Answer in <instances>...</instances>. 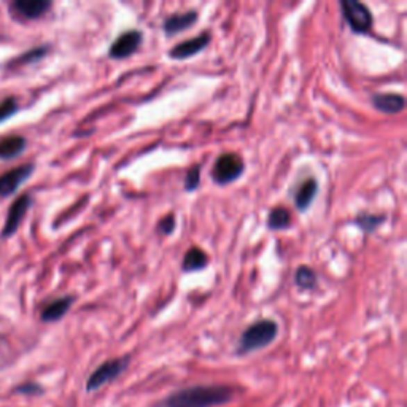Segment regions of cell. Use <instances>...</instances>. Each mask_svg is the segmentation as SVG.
<instances>
[{
    "label": "cell",
    "instance_id": "6",
    "mask_svg": "<svg viewBox=\"0 0 407 407\" xmlns=\"http://www.w3.org/2000/svg\"><path fill=\"white\" fill-rule=\"evenodd\" d=\"M34 170V164H24V166L15 167L0 175V199H5V197L15 194L31 178Z\"/></svg>",
    "mask_w": 407,
    "mask_h": 407
},
{
    "label": "cell",
    "instance_id": "4",
    "mask_svg": "<svg viewBox=\"0 0 407 407\" xmlns=\"http://www.w3.org/2000/svg\"><path fill=\"white\" fill-rule=\"evenodd\" d=\"M340 8H342V15L347 24L356 34H366L372 29V13L365 3L358 2V0H342Z\"/></svg>",
    "mask_w": 407,
    "mask_h": 407
},
{
    "label": "cell",
    "instance_id": "11",
    "mask_svg": "<svg viewBox=\"0 0 407 407\" xmlns=\"http://www.w3.org/2000/svg\"><path fill=\"white\" fill-rule=\"evenodd\" d=\"M197 18H199V16H197L196 10H190V12L185 13H175L164 21V32H166L169 37L177 35L180 32L190 29L192 24H196Z\"/></svg>",
    "mask_w": 407,
    "mask_h": 407
},
{
    "label": "cell",
    "instance_id": "18",
    "mask_svg": "<svg viewBox=\"0 0 407 407\" xmlns=\"http://www.w3.org/2000/svg\"><path fill=\"white\" fill-rule=\"evenodd\" d=\"M294 282L302 290H313L317 287V274L309 266H301L296 271Z\"/></svg>",
    "mask_w": 407,
    "mask_h": 407
},
{
    "label": "cell",
    "instance_id": "1",
    "mask_svg": "<svg viewBox=\"0 0 407 407\" xmlns=\"http://www.w3.org/2000/svg\"><path fill=\"white\" fill-rule=\"evenodd\" d=\"M233 398L234 390L228 385H192L170 393L153 407H217Z\"/></svg>",
    "mask_w": 407,
    "mask_h": 407
},
{
    "label": "cell",
    "instance_id": "19",
    "mask_svg": "<svg viewBox=\"0 0 407 407\" xmlns=\"http://www.w3.org/2000/svg\"><path fill=\"white\" fill-rule=\"evenodd\" d=\"M383 222V215H367V213H361V215H358L355 219V223L358 224L365 233H374Z\"/></svg>",
    "mask_w": 407,
    "mask_h": 407
},
{
    "label": "cell",
    "instance_id": "21",
    "mask_svg": "<svg viewBox=\"0 0 407 407\" xmlns=\"http://www.w3.org/2000/svg\"><path fill=\"white\" fill-rule=\"evenodd\" d=\"M201 183V166L197 164V166L192 167L188 174H186V178H185V190L186 191H194L197 186Z\"/></svg>",
    "mask_w": 407,
    "mask_h": 407
},
{
    "label": "cell",
    "instance_id": "17",
    "mask_svg": "<svg viewBox=\"0 0 407 407\" xmlns=\"http://www.w3.org/2000/svg\"><path fill=\"white\" fill-rule=\"evenodd\" d=\"M267 226L274 231L290 228L291 226L290 212L285 207H276L274 210H271V213H269Z\"/></svg>",
    "mask_w": 407,
    "mask_h": 407
},
{
    "label": "cell",
    "instance_id": "13",
    "mask_svg": "<svg viewBox=\"0 0 407 407\" xmlns=\"http://www.w3.org/2000/svg\"><path fill=\"white\" fill-rule=\"evenodd\" d=\"M75 302L74 296H64V298H59L56 301L49 302V304L42 310V320L45 323H53L59 322L65 313L70 310V307Z\"/></svg>",
    "mask_w": 407,
    "mask_h": 407
},
{
    "label": "cell",
    "instance_id": "16",
    "mask_svg": "<svg viewBox=\"0 0 407 407\" xmlns=\"http://www.w3.org/2000/svg\"><path fill=\"white\" fill-rule=\"evenodd\" d=\"M208 264V256L206 251H202L197 247H192L188 251H186L185 260H183V271L185 272H194L201 271Z\"/></svg>",
    "mask_w": 407,
    "mask_h": 407
},
{
    "label": "cell",
    "instance_id": "9",
    "mask_svg": "<svg viewBox=\"0 0 407 407\" xmlns=\"http://www.w3.org/2000/svg\"><path fill=\"white\" fill-rule=\"evenodd\" d=\"M208 43H210V32H202L194 38H190V40H185L175 45L169 51L170 59H188L199 54L201 51L207 48Z\"/></svg>",
    "mask_w": 407,
    "mask_h": 407
},
{
    "label": "cell",
    "instance_id": "23",
    "mask_svg": "<svg viewBox=\"0 0 407 407\" xmlns=\"http://www.w3.org/2000/svg\"><path fill=\"white\" fill-rule=\"evenodd\" d=\"M159 229H161V233H164V234H172L174 229H175L174 215H167L166 218H163L161 223H159Z\"/></svg>",
    "mask_w": 407,
    "mask_h": 407
},
{
    "label": "cell",
    "instance_id": "24",
    "mask_svg": "<svg viewBox=\"0 0 407 407\" xmlns=\"http://www.w3.org/2000/svg\"><path fill=\"white\" fill-rule=\"evenodd\" d=\"M16 392L26 393V394H38L43 392V388L37 383H24V385H19V387L16 388Z\"/></svg>",
    "mask_w": 407,
    "mask_h": 407
},
{
    "label": "cell",
    "instance_id": "5",
    "mask_svg": "<svg viewBox=\"0 0 407 407\" xmlns=\"http://www.w3.org/2000/svg\"><path fill=\"white\" fill-rule=\"evenodd\" d=\"M244 161L235 153H224L217 159L212 170V177L218 185H228L244 174Z\"/></svg>",
    "mask_w": 407,
    "mask_h": 407
},
{
    "label": "cell",
    "instance_id": "12",
    "mask_svg": "<svg viewBox=\"0 0 407 407\" xmlns=\"http://www.w3.org/2000/svg\"><path fill=\"white\" fill-rule=\"evenodd\" d=\"M372 103L377 110H381L383 113L396 115L403 112L406 107V101L401 94H394V92H381V94L372 96Z\"/></svg>",
    "mask_w": 407,
    "mask_h": 407
},
{
    "label": "cell",
    "instance_id": "20",
    "mask_svg": "<svg viewBox=\"0 0 407 407\" xmlns=\"http://www.w3.org/2000/svg\"><path fill=\"white\" fill-rule=\"evenodd\" d=\"M19 106L16 102L15 97H7L0 102V123L7 121L10 118H13L16 113H18Z\"/></svg>",
    "mask_w": 407,
    "mask_h": 407
},
{
    "label": "cell",
    "instance_id": "10",
    "mask_svg": "<svg viewBox=\"0 0 407 407\" xmlns=\"http://www.w3.org/2000/svg\"><path fill=\"white\" fill-rule=\"evenodd\" d=\"M51 7L49 0H16L12 3V13L24 19H38Z\"/></svg>",
    "mask_w": 407,
    "mask_h": 407
},
{
    "label": "cell",
    "instance_id": "14",
    "mask_svg": "<svg viewBox=\"0 0 407 407\" xmlns=\"http://www.w3.org/2000/svg\"><path fill=\"white\" fill-rule=\"evenodd\" d=\"M27 147V142L24 137L21 135H8L0 139V159L3 161H10L21 156Z\"/></svg>",
    "mask_w": 407,
    "mask_h": 407
},
{
    "label": "cell",
    "instance_id": "3",
    "mask_svg": "<svg viewBox=\"0 0 407 407\" xmlns=\"http://www.w3.org/2000/svg\"><path fill=\"white\" fill-rule=\"evenodd\" d=\"M131 361L129 355L119 356V358L108 360L97 367V369L88 377L86 381V390L88 392H96V390L102 388L103 385L113 382L115 379H118L121 374L128 369Z\"/></svg>",
    "mask_w": 407,
    "mask_h": 407
},
{
    "label": "cell",
    "instance_id": "15",
    "mask_svg": "<svg viewBox=\"0 0 407 407\" xmlns=\"http://www.w3.org/2000/svg\"><path fill=\"white\" fill-rule=\"evenodd\" d=\"M317 192H318L317 180L313 178L306 180L304 183L299 186L298 191H296V196H294V202H296V207H298V210L301 212L307 210V208L310 207L312 201L315 199Z\"/></svg>",
    "mask_w": 407,
    "mask_h": 407
},
{
    "label": "cell",
    "instance_id": "22",
    "mask_svg": "<svg viewBox=\"0 0 407 407\" xmlns=\"http://www.w3.org/2000/svg\"><path fill=\"white\" fill-rule=\"evenodd\" d=\"M47 53H48V47H38V48H34V49H31V51H27L26 54H23V56H21V58L18 59V63H21V64H31V63H35V60L42 59L43 56H45Z\"/></svg>",
    "mask_w": 407,
    "mask_h": 407
},
{
    "label": "cell",
    "instance_id": "8",
    "mask_svg": "<svg viewBox=\"0 0 407 407\" xmlns=\"http://www.w3.org/2000/svg\"><path fill=\"white\" fill-rule=\"evenodd\" d=\"M142 35L140 31H128L124 34H121L117 40L112 43V47L108 49L110 58L113 59H126L132 56L137 51V48L142 45Z\"/></svg>",
    "mask_w": 407,
    "mask_h": 407
},
{
    "label": "cell",
    "instance_id": "7",
    "mask_svg": "<svg viewBox=\"0 0 407 407\" xmlns=\"http://www.w3.org/2000/svg\"><path fill=\"white\" fill-rule=\"evenodd\" d=\"M32 206V199L29 194H23L16 199L12 207L8 208L7 219H5L3 229H2V239H8L16 234V231L19 229V224L23 223L26 213L29 212Z\"/></svg>",
    "mask_w": 407,
    "mask_h": 407
},
{
    "label": "cell",
    "instance_id": "2",
    "mask_svg": "<svg viewBox=\"0 0 407 407\" xmlns=\"http://www.w3.org/2000/svg\"><path fill=\"white\" fill-rule=\"evenodd\" d=\"M279 334V324L274 320H260L250 324L242 333L238 344V355H247L271 345Z\"/></svg>",
    "mask_w": 407,
    "mask_h": 407
}]
</instances>
